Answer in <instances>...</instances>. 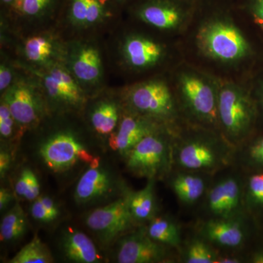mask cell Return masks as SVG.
I'll return each mask as SVG.
<instances>
[{
    "label": "cell",
    "instance_id": "28",
    "mask_svg": "<svg viewBox=\"0 0 263 263\" xmlns=\"http://www.w3.org/2000/svg\"><path fill=\"white\" fill-rule=\"evenodd\" d=\"M219 257L207 243L202 240H193L189 245L184 261L187 263H217Z\"/></svg>",
    "mask_w": 263,
    "mask_h": 263
},
{
    "label": "cell",
    "instance_id": "2",
    "mask_svg": "<svg viewBox=\"0 0 263 263\" xmlns=\"http://www.w3.org/2000/svg\"><path fill=\"white\" fill-rule=\"evenodd\" d=\"M172 159L168 141L158 133L146 137L126 157L127 168L138 177L155 179L167 172Z\"/></svg>",
    "mask_w": 263,
    "mask_h": 263
},
{
    "label": "cell",
    "instance_id": "7",
    "mask_svg": "<svg viewBox=\"0 0 263 263\" xmlns=\"http://www.w3.org/2000/svg\"><path fill=\"white\" fill-rule=\"evenodd\" d=\"M128 100L132 108L145 117L167 121L176 115L174 98L162 81L138 85L132 90Z\"/></svg>",
    "mask_w": 263,
    "mask_h": 263
},
{
    "label": "cell",
    "instance_id": "3",
    "mask_svg": "<svg viewBox=\"0 0 263 263\" xmlns=\"http://www.w3.org/2000/svg\"><path fill=\"white\" fill-rule=\"evenodd\" d=\"M198 40L203 51L219 61H237L248 51V45L241 33L227 22H214L204 26Z\"/></svg>",
    "mask_w": 263,
    "mask_h": 263
},
{
    "label": "cell",
    "instance_id": "15",
    "mask_svg": "<svg viewBox=\"0 0 263 263\" xmlns=\"http://www.w3.org/2000/svg\"><path fill=\"white\" fill-rule=\"evenodd\" d=\"M45 88L48 95L56 101L77 106L83 103L82 92L72 78L60 68H54L45 76Z\"/></svg>",
    "mask_w": 263,
    "mask_h": 263
},
{
    "label": "cell",
    "instance_id": "42",
    "mask_svg": "<svg viewBox=\"0 0 263 263\" xmlns=\"http://www.w3.org/2000/svg\"><path fill=\"white\" fill-rule=\"evenodd\" d=\"M3 1L5 3H8V4H12V3H18L19 0H3Z\"/></svg>",
    "mask_w": 263,
    "mask_h": 263
},
{
    "label": "cell",
    "instance_id": "36",
    "mask_svg": "<svg viewBox=\"0 0 263 263\" xmlns=\"http://www.w3.org/2000/svg\"><path fill=\"white\" fill-rule=\"evenodd\" d=\"M12 80V74L10 69L5 65L0 67V89L5 90L10 86Z\"/></svg>",
    "mask_w": 263,
    "mask_h": 263
},
{
    "label": "cell",
    "instance_id": "18",
    "mask_svg": "<svg viewBox=\"0 0 263 263\" xmlns=\"http://www.w3.org/2000/svg\"><path fill=\"white\" fill-rule=\"evenodd\" d=\"M124 197L135 223L146 222L155 217V179H148L144 188L138 192H129Z\"/></svg>",
    "mask_w": 263,
    "mask_h": 263
},
{
    "label": "cell",
    "instance_id": "10",
    "mask_svg": "<svg viewBox=\"0 0 263 263\" xmlns=\"http://www.w3.org/2000/svg\"><path fill=\"white\" fill-rule=\"evenodd\" d=\"M118 241L117 260L119 263L160 262L167 256L165 245L152 239L146 228L126 234Z\"/></svg>",
    "mask_w": 263,
    "mask_h": 263
},
{
    "label": "cell",
    "instance_id": "33",
    "mask_svg": "<svg viewBox=\"0 0 263 263\" xmlns=\"http://www.w3.org/2000/svg\"><path fill=\"white\" fill-rule=\"evenodd\" d=\"M51 0H22V10L25 14L35 15L43 11Z\"/></svg>",
    "mask_w": 263,
    "mask_h": 263
},
{
    "label": "cell",
    "instance_id": "9",
    "mask_svg": "<svg viewBox=\"0 0 263 263\" xmlns=\"http://www.w3.org/2000/svg\"><path fill=\"white\" fill-rule=\"evenodd\" d=\"M119 187L114 173L100 163L90 165L78 181L74 197L80 205H94L111 198Z\"/></svg>",
    "mask_w": 263,
    "mask_h": 263
},
{
    "label": "cell",
    "instance_id": "38",
    "mask_svg": "<svg viewBox=\"0 0 263 263\" xmlns=\"http://www.w3.org/2000/svg\"><path fill=\"white\" fill-rule=\"evenodd\" d=\"M251 157L259 163H263V139L256 143L250 152Z\"/></svg>",
    "mask_w": 263,
    "mask_h": 263
},
{
    "label": "cell",
    "instance_id": "32",
    "mask_svg": "<svg viewBox=\"0 0 263 263\" xmlns=\"http://www.w3.org/2000/svg\"><path fill=\"white\" fill-rule=\"evenodd\" d=\"M249 193L254 201L263 203V174H256L249 179Z\"/></svg>",
    "mask_w": 263,
    "mask_h": 263
},
{
    "label": "cell",
    "instance_id": "4",
    "mask_svg": "<svg viewBox=\"0 0 263 263\" xmlns=\"http://www.w3.org/2000/svg\"><path fill=\"white\" fill-rule=\"evenodd\" d=\"M85 222L104 246L120 239L136 224L124 196L91 211L86 216Z\"/></svg>",
    "mask_w": 263,
    "mask_h": 263
},
{
    "label": "cell",
    "instance_id": "26",
    "mask_svg": "<svg viewBox=\"0 0 263 263\" xmlns=\"http://www.w3.org/2000/svg\"><path fill=\"white\" fill-rule=\"evenodd\" d=\"M29 211L33 219L43 224H51L61 214L56 202L47 196L38 197L33 201Z\"/></svg>",
    "mask_w": 263,
    "mask_h": 263
},
{
    "label": "cell",
    "instance_id": "21",
    "mask_svg": "<svg viewBox=\"0 0 263 263\" xmlns=\"http://www.w3.org/2000/svg\"><path fill=\"white\" fill-rule=\"evenodd\" d=\"M28 220L25 212L18 203L7 213L0 226L2 242L14 243L26 234L28 228Z\"/></svg>",
    "mask_w": 263,
    "mask_h": 263
},
{
    "label": "cell",
    "instance_id": "5",
    "mask_svg": "<svg viewBox=\"0 0 263 263\" xmlns=\"http://www.w3.org/2000/svg\"><path fill=\"white\" fill-rule=\"evenodd\" d=\"M218 116L227 136L238 143L247 133L252 110L247 97L238 88L227 85L218 94Z\"/></svg>",
    "mask_w": 263,
    "mask_h": 263
},
{
    "label": "cell",
    "instance_id": "6",
    "mask_svg": "<svg viewBox=\"0 0 263 263\" xmlns=\"http://www.w3.org/2000/svg\"><path fill=\"white\" fill-rule=\"evenodd\" d=\"M183 103L194 117L207 124H214L218 116V95L212 85L195 73H185L180 79Z\"/></svg>",
    "mask_w": 263,
    "mask_h": 263
},
{
    "label": "cell",
    "instance_id": "41",
    "mask_svg": "<svg viewBox=\"0 0 263 263\" xmlns=\"http://www.w3.org/2000/svg\"><path fill=\"white\" fill-rule=\"evenodd\" d=\"M253 262L256 263H263V253L256 254L253 257Z\"/></svg>",
    "mask_w": 263,
    "mask_h": 263
},
{
    "label": "cell",
    "instance_id": "39",
    "mask_svg": "<svg viewBox=\"0 0 263 263\" xmlns=\"http://www.w3.org/2000/svg\"><path fill=\"white\" fill-rule=\"evenodd\" d=\"M254 15L257 23L263 28V0H256L254 7Z\"/></svg>",
    "mask_w": 263,
    "mask_h": 263
},
{
    "label": "cell",
    "instance_id": "19",
    "mask_svg": "<svg viewBox=\"0 0 263 263\" xmlns=\"http://www.w3.org/2000/svg\"><path fill=\"white\" fill-rule=\"evenodd\" d=\"M140 17L146 23L161 29L176 28L182 21L181 12L166 4L148 5L141 10Z\"/></svg>",
    "mask_w": 263,
    "mask_h": 263
},
{
    "label": "cell",
    "instance_id": "20",
    "mask_svg": "<svg viewBox=\"0 0 263 263\" xmlns=\"http://www.w3.org/2000/svg\"><path fill=\"white\" fill-rule=\"evenodd\" d=\"M72 70L79 80L94 82L101 74V59L100 53L94 48L85 47L78 53Z\"/></svg>",
    "mask_w": 263,
    "mask_h": 263
},
{
    "label": "cell",
    "instance_id": "12",
    "mask_svg": "<svg viewBox=\"0 0 263 263\" xmlns=\"http://www.w3.org/2000/svg\"><path fill=\"white\" fill-rule=\"evenodd\" d=\"M155 133L157 129L152 122L143 118L127 116L123 118L117 133L110 134L109 144L126 158L143 138Z\"/></svg>",
    "mask_w": 263,
    "mask_h": 263
},
{
    "label": "cell",
    "instance_id": "37",
    "mask_svg": "<svg viewBox=\"0 0 263 263\" xmlns=\"http://www.w3.org/2000/svg\"><path fill=\"white\" fill-rule=\"evenodd\" d=\"M13 195L9 189L1 188L0 190V210L1 212L5 211L10 205V202L13 201Z\"/></svg>",
    "mask_w": 263,
    "mask_h": 263
},
{
    "label": "cell",
    "instance_id": "29",
    "mask_svg": "<svg viewBox=\"0 0 263 263\" xmlns=\"http://www.w3.org/2000/svg\"><path fill=\"white\" fill-rule=\"evenodd\" d=\"M52 45L48 40L43 37L29 38L26 42V56L32 62H43L47 60L52 53Z\"/></svg>",
    "mask_w": 263,
    "mask_h": 263
},
{
    "label": "cell",
    "instance_id": "11",
    "mask_svg": "<svg viewBox=\"0 0 263 263\" xmlns=\"http://www.w3.org/2000/svg\"><path fill=\"white\" fill-rule=\"evenodd\" d=\"M3 101L8 105L19 125L32 127L41 118V103L34 91L27 85H13L5 92Z\"/></svg>",
    "mask_w": 263,
    "mask_h": 263
},
{
    "label": "cell",
    "instance_id": "23",
    "mask_svg": "<svg viewBox=\"0 0 263 263\" xmlns=\"http://www.w3.org/2000/svg\"><path fill=\"white\" fill-rule=\"evenodd\" d=\"M173 190L181 201L192 204L197 201L205 191L204 180L193 174H179L172 182Z\"/></svg>",
    "mask_w": 263,
    "mask_h": 263
},
{
    "label": "cell",
    "instance_id": "34",
    "mask_svg": "<svg viewBox=\"0 0 263 263\" xmlns=\"http://www.w3.org/2000/svg\"><path fill=\"white\" fill-rule=\"evenodd\" d=\"M103 15V6L99 0H90L86 24L96 23Z\"/></svg>",
    "mask_w": 263,
    "mask_h": 263
},
{
    "label": "cell",
    "instance_id": "8",
    "mask_svg": "<svg viewBox=\"0 0 263 263\" xmlns=\"http://www.w3.org/2000/svg\"><path fill=\"white\" fill-rule=\"evenodd\" d=\"M224 148L206 138L183 141L176 148V160L183 168L190 171H212L227 160Z\"/></svg>",
    "mask_w": 263,
    "mask_h": 263
},
{
    "label": "cell",
    "instance_id": "1",
    "mask_svg": "<svg viewBox=\"0 0 263 263\" xmlns=\"http://www.w3.org/2000/svg\"><path fill=\"white\" fill-rule=\"evenodd\" d=\"M39 155L43 163L52 172H67L77 164L97 165L100 158L94 156L70 133H60L46 140L39 148Z\"/></svg>",
    "mask_w": 263,
    "mask_h": 263
},
{
    "label": "cell",
    "instance_id": "17",
    "mask_svg": "<svg viewBox=\"0 0 263 263\" xmlns=\"http://www.w3.org/2000/svg\"><path fill=\"white\" fill-rule=\"evenodd\" d=\"M124 53L133 67H146L160 60L162 49L160 45L147 38L132 37L124 43Z\"/></svg>",
    "mask_w": 263,
    "mask_h": 263
},
{
    "label": "cell",
    "instance_id": "13",
    "mask_svg": "<svg viewBox=\"0 0 263 263\" xmlns=\"http://www.w3.org/2000/svg\"><path fill=\"white\" fill-rule=\"evenodd\" d=\"M240 200L239 182L232 177L216 183L208 197L211 212L220 218L233 217L239 207Z\"/></svg>",
    "mask_w": 263,
    "mask_h": 263
},
{
    "label": "cell",
    "instance_id": "27",
    "mask_svg": "<svg viewBox=\"0 0 263 263\" xmlns=\"http://www.w3.org/2000/svg\"><path fill=\"white\" fill-rule=\"evenodd\" d=\"M15 194L29 201L40 196L41 186L35 174L29 167L22 170L15 183Z\"/></svg>",
    "mask_w": 263,
    "mask_h": 263
},
{
    "label": "cell",
    "instance_id": "16",
    "mask_svg": "<svg viewBox=\"0 0 263 263\" xmlns=\"http://www.w3.org/2000/svg\"><path fill=\"white\" fill-rule=\"evenodd\" d=\"M202 233L213 243L230 248L239 247L245 237L241 224L233 217L207 221L202 226Z\"/></svg>",
    "mask_w": 263,
    "mask_h": 263
},
{
    "label": "cell",
    "instance_id": "25",
    "mask_svg": "<svg viewBox=\"0 0 263 263\" xmlns=\"http://www.w3.org/2000/svg\"><path fill=\"white\" fill-rule=\"evenodd\" d=\"M53 262L47 246L35 236L15 254L10 263H51Z\"/></svg>",
    "mask_w": 263,
    "mask_h": 263
},
{
    "label": "cell",
    "instance_id": "22",
    "mask_svg": "<svg viewBox=\"0 0 263 263\" xmlns=\"http://www.w3.org/2000/svg\"><path fill=\"white\" fill-rule=\"evenodd\" d=\"M148 235L155 241L171 247H178L181 243L179 227L172 219L163 216H155L146 228Z\"/></svg>",
    "mask_w": 263,
    "mask_h": 263
},
{
    "label": "cell",
    "instance_id": "40",
    "mask_svg": "<svg viewBox=\"0 0 263 263\" xmlns=\"http://www.w3.org/2000/svg\"><path fill=\"white\" fill-rule=\"evenodd\" d=\"M239 259L235 257H219L217 263H238Z\"/></svg>",
    "mask_w": 263,
    "mask_h": 263
},
{
    "label": "cell",
    "instance_id": "30",
    "mask_svg": "<svg viewBox=\"0 0 263 263\" xmlns=\"http://www.w3.org/2000/svg\"><path fill=\"white\" fill-rule=\"evenodd\" d=\"M15 120L8 105L4 101L0 105V136L1 139L9 141L14 133Z\"/></svg>",
    "mask_w": 263,
    "mask_h": 263
},
{
    "label": "cell",
    "instance_id": "31",
    "mask_svg": "<svg viewBox=\"0 0 263 263\" xmlns=\"http://www.w3.org/2000/svg\"><path fill=\"white\" fill-rule=\"evenodd\" d=\"M90 0H73L71 8V16L77 24H86Z\"/></svg>",
    "mask_w": 263,
    "mask_h": 263
},
{
    "label": "cell",
    "instance_id": "14",
    "mask_svg": "<svg viewBox=\"0 0 263 263\" xmlns=\"http://www.w3.org/2000/svg\"><path fill=\"white\" fill-rule=\"evenodd\" d=\"M61 248L66 258L73 262L97 263L102 257L93 240L80 230L67 228L64 231Z\"/></svg>",
    "mask_w": 263,
    "mask_h": 263
},
{
    "label": "cell",
    "instance_id": "35",
    "mask_svg": "<svg viewBox=\"0 0 263 263\" xmlns=\"http://www.w3.org/2000/svg\"><path fill=\"white\" fill-rule=\"evenodd\" d=\"M12 159L11 154L9 149L5 148H1L0 151V176L1 179H4L8 171L11 167Z\"/></svg>",
    "mask_w": 263,
    "mask_h": 263
},
{
    "label": "cell",
    "instance_id": "24",
    "mask_svg": "<svg viewBox=\"0 0 263 263\" xmlns=\"http://www.w3.org/2000/svg\"><path fill=\"white\" fill-rule=\"evenodd\" d=\"M119 121V110L115 103L102 102L91 114V123L98 134L110 135L114 133Z\"/></svg>",
    "mask_w": 263,
    "mask_h": 263
}]
</instances>
